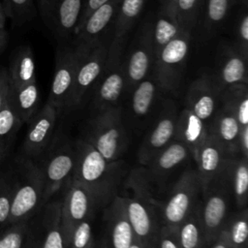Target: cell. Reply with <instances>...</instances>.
<instances>
[{
	"label": "cell",
	"instance_id": "9a60e30c",
	"mask_svg": "<svg viewBox=\"0 0 248 248\" xmlns=\"http://www.w3.org/2000/svg\"><path fill=\"white\" fill-rule=\"evenodd\" d=\"M111 37L104 35L90 52L78 62L68 110L78 109L85 104L103 71Z\"/></svg>",
	"mask_w": 248,
	"mask_h": 248
},
{
	"label": "cell",
	"instance_id": "30bf717a",
	"mask_svg": "<svg viewBox=\"0 0 248 248\" xmlns=\"http://www.w3.org/2000/svg\"><path fill=\"white\" fill-rule=\"evenodd\" d=\"M192 32L181 31L156 54L152 74L165 94L178 95L187 65Z\"/></svg>",
	"mask_w": 248,
	"mask_h": 248
},
{
	"label": "cell",
	"instance_id": "bcb514c9",
	"mask_svg": "<svg viewBox=\"0 0 248 248\" xmlns=\"http://www.w3.org/2000/svg\"><path fill=\"white\" fill-rule=\"evenodd\" d=\"M237 150H238V154L248 159V126L241 127L239 139H238Z\"/></svg>",
	"mask_w": 248,
	"mask_h": 248
},
{
	"label": "cell",
	"instance_id": "ba28073f",
	"mask_svg": "<svg viewBox=\"0 0 248 248\" xmlns=\"http://www.w3.org/2000/svg\"><path fill=\"white\" fill-rule=\"evenodd\" d=\"M165 94L150 73L127 95L121 105L122 121L130 136L142 135L155 118Z\"/></svg>",
	"mask_w": 248,
	"mask_h": 248
},
{
	"label": "cell",
	"instance_id": "4316f807",
	"mask_svg": "<svg viewBox=\"0 0 248 248\" xmlns=\"http://www.w3.org/2000/svg\"><path fill=\"white\" fill-rule=\"evenodd\" d=\"M241 125L234 113L219 103V107L208 129L209 135H211L229 154L234 155L238 154L237 145Z\"/></svg>",
	"mask_w": 248,
	"mask_h": 248
},
{
	"label": "cell",
	"instance_id": "d6a6232c",
	"mask_svg": "<svg viewBox=\"0 0 248 248\" xmlns=\"http://www.w3.org/2000/svg\"><path fill=\"white\" fill-rule=\"evenodd\" d=\"M219 103L234 113L241 127L248 126L247 83H235L226 87L219 95Z\"/></svg>",
	"mask_w": 248,
	"mask_h": 248
},
{
	"label": "cell",
	"instance_id": "3957f363",
	"mask_svg": "<svg viewBox=\"0 0 248 248\" xmlns=\"http://www.w3.org/2000/svg\"><path fill=\"white\" fill-rule=\"evenodd\" d=\"M130 34L111 38L101 76L90 95V113L121 107L125 99V50Z\"/></svg>",
	"mask_w": 248,
	"mask_h": 248
},
{
	"label": "cell",
	"instance_id": "83f0119b",
	"mask_svg": "<svg viewBox=\"0 0 248 248\" xmlns=\"http://www.w3.org/2000/svg\"><path fill=\"white\" fill-rule=\"evenodd\" d=\"M230 186L235 209L247 207L248 202V159L240 154L232 155L224 170Z\"/></svg>",
	"mask_w": 248,
	"mask_h": 248
},
{
	"label": "cell",
	"instance_id": "816d5d0a",
	"mask_svg": "<svg viewBox=\"0 0 248 248\" xmlns=\"http://www.w3.org/2000/svg\"><path fill=\"white\" fill-rule=\"evenodd\" d=\"M233 1V3L234 2H239V1H241L242 3H244V2H247V0H232Z\"/></svg>",
	"mask_w": 248,
	"mask_h": 248
},
{
	"label": "cell",
	"instance_id": "f546056e",
	"mask_svg": "<svg viewBox=\"0 0 248 248\" xmlns=\"http://www.w3.org/2000/svg\"><path fill=\"white\" fill-rule=\"evenodd\" d=\"M102 208L93 211L72 231L66 248H99Z\"/></svg>",
	"mask_w": 248,
	"mask_h": 248
},
{
	"label": "cell",
	"instance_id": "7c38bea8",
	"mask_svg": "<svg viewBox=\"0 0 248 248\" xmlns=\"http://www.w3.org/2000/svg\"><path fill=\"white\" fill-rule=\"evenodd\" d=\"M23 248H66L61 193L46 202L28 221Z\"/></svg>",
	"mask_w": 248,
	"mask_h": 248
},
{
	"label": "cell",
	"instance_id": "7402d4cb",
	"mask_svg": "<svg viewBox=\"0 0 248 248\" xmlns=\"http://www.w3.org/2000/svg\"><path fill=\"white\" fill-rule=\"evenodd\" d=\"M246 59L232 42L222 41L218 46L216 67L211 78L213 83L221 93L226 87L235 83H248Z\"/></svg>",
	"mask_w": 248,
	"mask_h": 248
},
{
	"label": "cell",
	"instance_id": "7bdbcfd3",
	"mask_svg": "<svg viewBox=\"0 0 248 248\" xmlns=\"http://www.w3.org/2000/svg\"><path fill=\"white\" fill-rule=\"evenodd\" d=\"M156 248H180L175 228L162 226L158 232Z\"/></svg>",
	"mask_w": 248,
	"mask_h": 248
},
{
	"label": "cell",
	"instance_id": "d590c367",
	"mask_svg": "<svg viewBox=\"0 0 248 248\" xmlns=\"http://www.w3.org/2000/svg\"><path fill=\"white\" fill-rule=\"evenodd\" d=\"M199 207L175 228L180 248H204L206 245Z\"/></svg>",
	"mask_w": 248,
	"mask_h": 248
},
{
	"label": "cell",
	"instance_id": "7a4b0ae2",
	"mask_svg": "<svg viewBox=\"0 0 248 248\" xmlns=\"http://www.w3.org/2000/svg\"><path fill=\"white\" fill-rule=\"evenodd\" d=\"M195 166L189 149L178 140H171L145 166L136 168L146 190L159 202L191 167Z\"/></svg>",
	"mask_w": 248,
	"mask_h": 248
},
{
	"label": "cell",
	"instance_id": "b9f144b4",
	"mask_svg": "<svg viewBox=\"0 0 248 248\" xmlns=\"http://www.w3.org/2000/svg\"><path fill=\"white\" fill-rule=\"evenodd\" d=\"M27 222L9 225L0 231V248H23Z\"/></svg>",
	"mask_w": 248,
	"mask_h": 248
},
{
	"label": "cell",
	"instance_id": "ab89813d",
	"mask_svg": "<svg viewBox=\"0 0 248 248\" xmlns=\"http://www.w3.org/2000/svg\"><path fill=\"white\" fill-rule=\"evenodd\" d=\"M233 44L239 52L248 59V12L247 2L243 3L242 8L237 14L234 25Z\"/></svg>",
	"mask_w": 248,
	"mask_h": 248
},
{
	"label": "cell",
	"instance_id": "5b68a950",
	"mask_svg": "<svg viewBox=\"0 0 248 248\" xmlns=\"http://www.w3.org/2000/svg\"><path fill=\"white\" fill-rule=\"evenodd\" d=\"M123 186L131 192L121 196L135 238L149 248H156L158 232L163 225L154 198L146 190L135 169L129 170Z\"/></svg>",
	"mask_w": 248,
	"mask_h": 248
},
{
	"label": "cell",
	"instance_id": "2e32d148",
	"mask_svg": "<svg viewBox=\"0 0 248 248\" xmlns=\"http://www.w3.org/2000/svg\"><path fill=\"white\" fill-rule=\"evenodd\" d=\"M135 239L134 232L125 212L120 193L102 209L99 248H129Z\"/></svg>",
	"mask_w": 248,
	"mask_h": 248
},
{
	"label": "cell",
	"instance_id": "cb8c5ba5",
	"mask_svg": "<svg viewBox=\"0 0 248 248\" xmlns=\"http://www.w3.org/2000/svg\"><path fill=\"white\" fill-rule=\"evenodd\" d=\"M181 31L174 0H158L155 13L152 15V36L155 56L160 49Z\"/></svg>",
	"mask_w": 248,
	"mask_h": 248
},
{
	"label": "cell",
	"instance_id": "6da1fadb",
	"mask_svg": "<svg viewBox=\"0 0 248 248\" xmlns=\"http://www.w3.org/2000/svg\"><path fill=\"white\" fill-rule=\"evenodd\" d=\"M128 172L124 160L109 162L86 140L80 137L76 139V164L72 179L101 203L106 205L120 193Z\"/></svg>",
	"mask_w": 248,
	"mask_h": 248
},
{
	"label": "cell",
	"instance_id": "4dcf8cb0",
	"mask_svg": "<svg viewBox=\"0 0 248 248\" xmlns=\"http://www.w3.org/2000/svg\"><path fill=\"white\" fill-rule=\"evenodd\" d=\"M232 4V0H204L201 15L202 40H210L218 33Z\"/></svg>",
	"mask_w": 248,
	"mask_h": 248
},
{
	"label": "cell",
	"instance_id": "7dc6e473",
	"mask_svg": "<svg viewBox=\"0 0 248 248\" xmlns=\"http://www.w3.org/2000/svg\"><path fill=\"white\" fill-rule=\"evenodd\" d=\"M204 248H232V247L227 241V239L225 238V236L222 233H220L217 238L206 243Z\"/></svg>",
	"mask_w": 248,
	"mask_h": 248
},
{
	"label": "cell",
	"instance_id": "c3c4849f",
	"mask_svg": "<svg viewBox=\"0 0 248 248\" xmlns=\"http://www.w3.org/2000/svg\"><path fill=\"white\" fill-rule=\"evenodd\" d=\"M6 12L2 4L0 3V29H5V24H6Z\"/></svg>",
	"mask_w": 248,
	"mask_h": 248
},
{
	"label": "cell",
	"instance_id": "4fadbf2b",
	"mask_svg": "<svg viewBox=\"0 0 248 248\" xmlns=\"http://www.w3.org/2000/svg\"><path fill=\"white\" fill-rule=\"evenodd\" d=\"M154 60L155 50L152 36V14H150L141 20L131 44L126 46L125 98L140 81L152 72Z\"/></svg>",
	"mask_w": 248,
	"mask_h": 248
},
{
	"label": "cell",
	"instance_id": "f907efd6",
	"mask_svg": "<svg viewBox=\"0 0 248 248\" xmlns=\"http://www.w3.org/2000/svg\"><path fill=\"white\" fill-rule=\"evenodd\" d=\"M129 248H149L147 246H145L143 243H141L140 241H139L138 239H134V241L132 242V244L129 246Z\"/></svg>",
	"mask_w": 248,
	"mask_h": 248
},
{
	"label": "cell",
	"instance_id": "f35d334b",
	"mask_svg": "<svg viewBox=\"0 0 248 248\" xmlns=\"http://www.w3.org/2000/svg\"><path fill=\"white\" fill-rule=\"evenodd\" d=\"M14 178L12 173L0 175V231L9 226L12 206Z\"/></svg>",
	"mask_w": 248,
	"mask_h": 248
},
{
	"label": "cell",
	"instance_id": "e575fe53",
	"mask_svg": "<svg viewBox=\"0 0 248 248\" xmlns=\"http://www.w3.org/2000/svg\"><path fill=\"white\" fill-rule=\"evenodd\" d=\"M147 0H120L112 22V37L118 38L131 33Z\"/></svg>",
	"mask_w": 248,
	"mask_h": 248
},
{
	"label": "cell",
	"instance_id": "603a6c76",
	"mask_svg": "<svg viewBox=\"0 0 248 248\" xmlns=\"http://www.w3.org/2000/svg\"><path fill=\"white\" fill-rule=\"evenodd\" d=\"M217 91L210 73H203L189 84L184 98V107L195 113L209 129L219 107Z\"/></svg>",
	"mask_w": 248,
	"mask_h": 248
},
{
	"label": "cell",
	"instance_id": "8992f818",
	"mask_svg": "<svg viewBox=\"0 0 248 248\" xmlns=\"http://www.w3.org/2000/svg\"><path fill=\"white\" fill-rule=\"evenodd\" d=\"M13 178L9 225L27 222L45 204V181L36 161L21 157L16 162Z\"/></svg>",
	"mask_w": 248,
	"mask_h": 248
},
{
	"label": "cell",
	"instance_id": "e0dca14e",
	"mask_svg": "<svg viewBox=\"0 0 248 248\" xmlns=\"http://www.w3.org/2000/svg\"><path fill=\"white\" fill-rule=\"evenodd\" d=\"M78 58L68 43H62L56 48L55 67L47 103L59 113L68 110L75 77L78 66Z\"/></svg>",
	"mask_w": 248,
	"mask_h": 248
},
{
	"label": "cell",
	"instance_id": "52a82bcc",
	"mask_svg": "<svg viewBox=\"0 0 248 248\" xmlns=\"http://www.w3.org/2000/svg\"><path fill=\"white\" fill-rule=\"evenodd\" d=\"M45 181V203L59 194L71 180L76 164V139L57 131L49 145L36 161Z\"/></svg>",
	"mask_w": 248,
	"mask_h": 248
},
{
	"label": "cell",
	"instance_id": "277c9868",
	"mask_svg": "<svg viewBox=\"0 0 248 248\" xmlns=\"http://www.w3.org/2000/svg\"><path fill=\"white\" fill-rule=\"evenodd\" d=\"M96 148L108 161L121 160L131 136L121 117V107L90 113L78 136Z\"/></svg>",
	"mask_w": 248,
	"mask_h": 248
},
{
	"label": "cell",
	"instance_id": "74e56055",
	"mask_svg": "<svg viewBox=\"0 0 248 248\" xmlns=\"http://www.w3.org/2000/svg\"><path fill=\"white\" fill-rule=\"evenodd\" d=\"M204 0H174L175 11L183 31L192 32L201 19Z\"/></svg>",
	"mask_w": 248,
	"mask_h": 248
},
{
	"label": "cell",
	"instance_id": "ffe728a7",
	"mask_svg": "<svg viewBox=\"0 0 248 248\" xmlns=\"http://www.w3.org/2000/svg\"><path fill=\"white\" fill-rule=\"evenodd\" d=\"M39 12L46 26L62 43L72 39L82 0H39Z\"/></svg>",
	"mask_w": 248,
	"mask_h": 248
},
{
	"label": "cell",
	"instance_id": "836d02e7",
	"mask_svg": "<svg viewBox=\"0 0 248 248\" xmlns=\"http://www.w3.org/2000/svg\"><path fill=\"white\" fill-rule=\"evenodd\" d=\"M221 233L232 248H248V207L234 208Z\"/></svg>",
	"mask_w": 248,
	"mask_h": 248
},
{
	"label": "cell",
	"instance_id": "ee69618b",
	"mask_svg": "<svg viewBox=\"0 0 248 248\" xmlns=\"http://www.w3.org/2000/svg\"><path fill=\"white\" fill-rule=\"evenodd\" d=\"M109 0H82L81 10L79 14V17L77 23V27L75 29V32L83 24L84 20L98 8H100L102 5L106 4ZM74 32V34H75Z\"/></svg>",
	"mask_w": 248,
	"mask_h": 248
},
{
	"label": "cell",
	"instance_id": "8d00e7d4",
	"mask_svg": "<svg viewBox=\"0 0 248 248\" xmlns=\"http://www.w3.org/2000/svg\"><path fill=\"white\" fill-rule=\"evenodd\" d=\"M22 125L8 96L0 110V164L6 158L12 141Z\"/></svg>",
	"mask_w": 248,
	"mask_h": 248
},
{
	"label": "cell",
	"instance_id": "484cf974",
	"mask_svg": "<svg viewBox=\"0 0 248 248\" xmlns=\"http://www.w3.org/2000/svg\"><path fill=\"white\" fill-rule=\"evenodd\" d=\"M208 135V129L195 113L185 107L179 109L173 140L182 142L189 149L194 163Z\"/></svg>",
	"mask_w": 248,
	"mask_h": 248
},
{
	"label": "cell",
	"instance_id": "d6986e66",
	"mask_svg": "<svg viewBox=\"0 0 248 248\" xmlns=\"http://www.w3.org/2000/svg\"><path fill=\"white\" fill-rule=\"evenodd\" d=\"M120 0H109L95 10L73 35L70 45L80 61L101 41L107 28L112 25Z\"/></svg>",
	"mask_w": 248,
	"mask_h": 248
},
{
	"label": "cell",
	"instance_id": "f1b7e54d",
	"mask_svg": "<svg viewBox=\"0 0 248 248\" xmlns=\"http://www.w3.org/2000/svg\"><path fill=\"white\" fill-rule=\"evenodd\" d=\"M9 98L22 124L28 123L37 112L39 105L40 94L37 82H30L18 87L11 85Z\"/></svg>",
	"mask_w": 248,
	"mask_h": 248
},
{
	"label": "cell",
	"instance_id": "5bb4252c",
	"mask_svg": "<svg viewBox=\"0 0 248 248\" xmlns=\"http://www.w3.org/2000/svg\"><path fill=\"white\" fill-rule=\"evenodd\" d=\"M179 106L171 96H166L158 112L142 134L137 157L140 166L147 165L154 156L173 140Z\"/></svg>",
	"mask_w": 248,
	"mask_h": 248
},
{
	"label": "cell",
	"instance_id": "681fc988",
	"mask_svg": "<svg viewBox=\"0 0 248 248\" xmlns=\"http://www.w3.org/2000/svg\"><path fill=\"white\" fill-rule=\"evenodd\" d=\"M7 41V35L5 32V29H0V50L3 49L5 44Z\"/></svg>",
	"mask_w": 248,
	"mask_h": 248
},
{
	"label": "cell",
	"instance_id": "1f68e13d",
	"mask_svg": "<svg viewBox=\"0 0 248 248\" xmlns=\"http://www.w3.org/2000/svg\"><path fill=\"white\" fill-rule=\"evenodd\" d=\"M35 60L30 46H21L14 55L8 71L11 85L18 87L36 81Z\"/></svg>",
	"mask_w": 248,
	"mask_h": 248
},
{
	"label": "cell",
	"instance_id": "9c48e42d",
	"mask_svg": "<svg viewBox=\"0 0 248 248\" xmlns=\"http://www.w3.org/2000/svg\"><path fill=\"white\" fill-rule=\"evenodd\" d=\"M202 183L196 166L188 169L155 205L163 226L176 228L201 203Z\"/></svg>",
	"mask_w": 248,
	"mask_h": 248
},
{
	"label": "cell",
	"instance_id": "8fae6325",
	"mask_svg": "<svg viewBox=\"0 0 248 248\" xmlns=\"http://www.w3.org/2000/svg\"><path fill=\"white\" fill-rule=\"evenodd\" d=\"M233 209V199L223 171L202 189L199 213L206 243L219 236Z\"/></svg>",
	"mask_w": 248,
	"mask_h": 248
},
{
	"label": "cell",
	"instance_id": "ac0fdd59",
	"mask_svg": "<svg viewBox=\"0 0 248 248\" xmlns=\"http://www.w3.org/2000/svg\"><path fill=\"white\" fill-rule=\"evenodd\" d=\"M61 217L65 243L74 228L93 211L105 206L84 187L71 180L61 190Z\"/></svg>",
	"mask_w": 248,
	"mask_h": 248
},
{
	"label": "cell",
	"instance_id": "d4e9b609",
	"mask_svg": "<svg viewBox=\"0 0 248 248\" xmlns=\"http://www.w3.org/2000/svg\"><path fill=\"white\" fill-rule=\"evenodd\" d=\"M231 156L211 135H208L195 161L202 187L224 171Z\"/></svg>",
	"mask_w": 248,
	"mask_h": 248
},
{
	"label": "cell",
	"instance_id": "f6af8a7d",
	"mask_svg": "<svg viewBox=\"0 0 248 248\" xmlns=\"http://www.w3.org/2000/svg\"><path fill=\"white\" fill-rule=\"evenodd\" d=\"M10 87L11 81L8 71L5 69H0V110L9 96Z\"/></svg>",
	"mask_w": 248,
	"mask_h": 248
},
{
	"label": "cell",
	"instance_id": "44dd1931",
	"mask_svg": "<svg viewBox=\"0 0 248 248\" xmlns=\"http://www.w3.org/2000/svg\"><path fill=\"white\" fill-rule=\"evenodd\" d=\"M58 110L49 103L35 113L22 142V157L38 161L46 151L57 129Z\"/></svg>",
	"mask_w": 248,
	"mask_h": 248
},
{
	"label": "cell",
	"instance_id": "60d3db41",
	"mask_svg": "<svg viewBox=\"0 0 248 248\" xmlns=\"http://www.w3.org/2000/svg\"><path fill=\"white\" fill-rule=\"evenodd\" d=\"M4 9L7 16L13 17L18 24L32 19L36 14L33 0H6Z\"/></svg>",
	"mask_w": 248,
	"mask_h": 248
}]
</instances>
